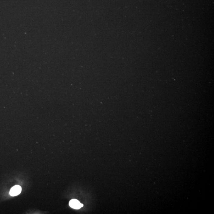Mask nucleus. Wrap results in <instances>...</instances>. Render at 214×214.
<instances>
[{
  "mask_svg": "<svg viewBox=\"0 0 214 214\" xmlns=\"http://www.w3.org/2000/svg\"><path fill=\"white\" fill-rule=\"evenodd\" d=\"M69 205L72 208L79 209L83 207V205L81 204L78 200L75 199H72L69 202Z\"/></svg>",
  "mask_w": 214,
  "mask_h": 214,
  "instance_id": "f257e3e1",
  "label": "nucleus"
},
{
  "mask_svg": "<svg viewBox=\"0 0 214 214\" xmlns=\"http://www.w3.org/2000/svg\"><path fill=\"white\" fill-rule=\"evenodd\" d=\"M22 191V188L19 185L14 186L11 189L10 191V194L11 196H15L19 195Z\"/></svg>",
  "mask_w": 214,
  "mask_h": 214,
  "instance_id": "f03ea898",
  "label": "nucleus"
}]
</instances>
